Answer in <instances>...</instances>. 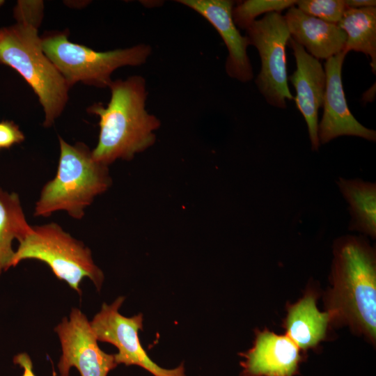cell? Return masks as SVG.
Returning <instances> with one entry per match:
<instances>
[{
	"label": "cell",
	"mask_w": 376,
	"mask_h": 376,
	"mask_svg": "<svg viewBox=\"0 0 376 376\" xmlns=\"http://www.w3.org/2000/svg\"><path fill=\"white\" fill-rule=\"evenodd\" d=\"M10 263L15 267L23 260L34 259L47 264L54 275L81 295L80 283L88 278L97 290L104 281L102 271L94 263L91 250L56 223L32 226L22 241Z\"/></svg>",
	"instance_id": "5"
},
{
	"label": "cell",
	"mask_w": 376,
	"mask_h": 376,
	"mask_svg": "<svg viewBox=\"0 0 376 376\" xmlns=\"http://www.w3.org/2000/svg\"><path fill=\"white\" fill-rule=\"evenodd\" d=\"M1 30L0 29V37H1Z\"/></svg>",
	"instance_id": "27"
},
{
	"label": "cell",
	"mask_w": 376,
	"mask_h": 376,
	"mask_svg": "<svg viewBox=\"0 0 376 376\" xmlns=\"http://www.w3.org/2000/svg\"><path fill=\"white\" fill-rule=\"evenodd\" d=\"M203 17L216 29L228 50L225 69L227 75L241 82H248L253 77L250 59L247 54L249 41L243 36L233 19L235 2L230 0H178Z\"/></svg>",
	"instance_id": "11"
},
{
	"label": "cell",
	"mask_w": 376,
	"mask_h": 376,
	"mask_svg": "<svg viewBox=\"0 0 376 376\" xmlns=\"http://www.w3.org/2000/svg\"><path fill=\"white\" fill-rule=\"evenodd\" d=\"M47 56L71 87L77 82L97 87H109L111 74L123 66L144 64L152 48L146 44L97 52L70 41L65 32L52 33L41 38Z\"/></svg>",
	"instance_id": "6"
},
{
	"label": "cell",
	"mask_w": 376,
	"mask_h": 376,
	"mask_svg": "<svg viewBox=\"0 0 376 376\" xmlns=\"http://www.w3.org/2000/svg\"><path fill=\"white\" fill-rule=\"evenodd\" d=\"M331 322V314L318 310L316 295L310 292L288 307L284 327L286 336L299 349H308L316 346L324 338Z\"/></svg>",
	"instance_id": "15"
},
{
	"label": "cell",
	"mask_w": 376,
	"mask_h": 376,
	"mask_svg": "<svg viewBox=\"0 0 376 376\" xmlns=\"http://www.w3.org/2000/svg\"><path fill=\"white\" fill-rule=\"evenodd\" d=\"M347 36L344 52H362L370 58L376 72V7L347 8L338 23Z\"/></svg>",
	"instance_id": "17"
},
{
	"label": "cell",
	"mask_w": 376,
	"mask_h": 376,
	"mask_svg": "<svg viewBox=\"0 0 376 376\" xmlns=\"http://www.w3.org/2000/svg\"><path fill=\"white\" fill-rule=\"evenodd\" d=\"M344 51L328 58L324 63L326 88L323 115L318 123L320 144H325L341 136H359L376 141V132L361 125L350 111L342 83Z\"/></svg>",
	"instance_id": "10"
},
{
	"label": "cell",
	"mask_w": 376,
	"mask_h": 376,
	"mask_svg": "<svg viewBox=\"0 0 376 376\" xmlns=\"http://www.w3.org/2000/svg\"><path fill=\"white\" fill-rule=\"evenodd\" d=\"M42 1H19L14 8V17L18 23L38 27L42 18Z\"/></svg>",
	"instance_id": "21"
},
{
	"label": "cell",
	"mask_w": 376,
	"mask_h": 376,
	"mask_svg": "<svg viewBox=\"0 0 376 376\" xmlns=\"http://www.w3.org/2000/svg\"><path fill=\"white\" fill-rule=\"evenodd\" d=\"M331 284L327 311L332 322L347 324L375 342L376 258L363 237L345 235L336 240Z\"/></svg>",
	"instance_id": "2"
},
{
	"label": "cell",
	"mask_w": 376,
	"mask_h": 376,
	"mask_svg": "<svg viewBox=\"0 0 376 376\" xmlns=\"http://www.w3.org/2000/svg\"><path fill=\"white\" fill-rule=\"evenodd\" d=\"M62 349L58 363L60 376H69L76 368L81 376H107L118 364L114 354L102 350L86 316L72 309L69 320L64 317L55 327Z\"/></svg>",
	"instance_id": "9"
},
{
	"label": "cell",
	"mask_w": 376,
	"mask_h": 376,
	"mask_svg": "<svg viewBox=\"0 0 376 376\" xmlns=\"http://www.w3.org/2000/svg\"><path fill=\"white\" fill-rule=\"evenodd\" d=\"M375 95V84L366 91L362 95V100L363 102H373Z\"/></svg>",
	"instance_id": "25"
},
{
	"label": "cell",
	"mask_w": 376,
	"mask_h": 376,
	"mask_svg": "<svg viewBox=\"0 0 376 376\" xmlns=\"http://www.w3.org/2000/svg\"><path fill=\"white\" fill-rule=\"evenodd\" d=\"M283 17L290 38L316 59L327 60L344 50L347 36L338 24L310 16L295 6Z\"/></svg>",
	"instance_id": "14"
},
{
	"label": "cell",
	"mask_w": 376,
	"mask_h": 376,
	"mask_svg": "<svg viewBox=\"0 0 376 376\" xmlns=\"http://www.w3.org/2000/svg\"><path fill=\"white\" fill-rule=\"evenodd\" d=\"M244 357L245 376H292L300 360L299 348L288 336L267 329L257 331Z\"/></svg>",
	"instance_id": "13"
},
{
	"label": "cell",
	"mask_w": 376,
	"mask_h": 376,
	"mask_svg": "<svg viewBox=\"0 0 376 376\" xmlns=\"http://www.w3.org/2000/svg\"><path fill=\"white\" fill-rule=\"evenodd\" d=\"M24 140V134L14 122L10 120L0 122V150L20 143Z\"/></svg>",
	"instance_id": "22"
},
{
	"label": "cell",
	"mask_w": 376,
	"mask_h": 376,
	"mask_svg": "<svg viewBox=\"0 0 376 376\" xmlns=\"http://www.w3.org/2000/svg\"><path fill=\"white\" fill-rule=\"evenodd\" d=\"M295 0H246L235 3L232 15L237 27L246 29L261 14L280 13L295 6Z\"/></svg>",
	"instance_id": "19"
},
{
	"label": "cell",
	"mask_w": 376,
	"mask_h": 376,
	"mask_svg": "<svg viewBox=\"0 0 376 376\" xmlns=\"http://www.w3.org/2000/svg\"><path fill=\"white\" fill-rule=\"evenodd\" d=\"M13 363L23 369L22 376H36L33 370V363L28 354L19 353L13 357Z\"/></svg>",
	"instance_id": "23"
},
{
	"label": "cell",
	"mask_w": 376,
	"mask_h": 376,
	"mask_svg": "<svg viewBox=\"0 0 376 376\" xmlns=\"http://www.w3.org/2000/svg\"><path fill=\"white\" fill-rule=\"evenodd\" d=\"M0 37V63L15 70L29 84L42 106L44 126L61 115L70 86L42 47L38 28L18 23L3 28Z\"/></svg>",
	"instance_id": "4"
},
{
	"label": "cell",
	"mask_w": 376,
	"mask_h": 376,
	"mask_svg": "<svg viewBox=\"0 0 376 376\" xmlns=\"http://www.w3.org/2000/svg\"><path fill=\"white\" fill-rule=\"evenodd\" d=\"M288 45L293 50L296 70L289 80L296 91V106L307 125L313 150H318V111L323 105L326 74L320 62L310 55L305 49L291 38Z\"/></svg>",
	"instance_id": "12"
},
{
	"label": "cell",
	"mask_w": 376,
	"mask_h": 376,
	"mask_svg": "<svg viewBox=\"0 0 376 376\" xmlns=\"http://www.w3.org/2000/svg\"><path fill=\"white\" fill-rule=\"evenodd\" d=\"M32 230L25 217L18 195L0 188V276L10 267L15 254L12 248L14 239L19 242Z\"/></svg>",
	"instance_id": "18"
},
{
	"label": "cell",
	"mask_w": 376,
	"mask_h": 376,
	"mask_svg": "<svg viewBox=\"0 0 376 376\" xmlns=\"http://www.w3.org/2000/svg\"><path fill=\"white\" fill-rule=\"evenodd\" d=\"M345 4L347 8H362L366 7H375V0H345Z\"/></svg>",
	"instance_id": "24"
},
{
	"label": "cell",
	"mask_w": 376,
	"mask_h": 376,
	"mask_svg": "<svg viewBox=\"0 0 376 376\" xmlns=\"http://www.w3.org/2000/svg\"><path fill=\"white\" fill-rule=\"evenodd\" d=\"M111 98L106 107L94 104L88 109L100 118L96 147L91 150L96 161L108 166L116 159H132L155 141L154 133L161 125L146 109V81L140 75L112 81Z\"/></svg>",
	"instance_id": "1"
},
{
	"label": "cell",
	"mask_w": 376,
	"mask_h": 376,
	"mask_svg": "<svg viewBox=\"0 0 376 376\" xmlns=\"http://www.w3.org/2000/svg\"><path fill=\"white\" fill-rule=\"evenodd\" d=\"M124 300V297H118L111 304L103 303L100 311L90 322L97 341L117 347L118 352L114 354L117 364L136 365L154 376H185L183 364L173 369H165L150 359L139 338V331L143 328V315H121L118 310Z\"/></svg>",
	"instance_id": "8"
},
{
	"label": "cell",
	"mask_w": 376,
	"mask_h": 376,
	"mask_svg": "<svg viewBox=\"0 0 376 376\" xmlns=\"http://www.w3.org/2000/svg\"><path fill=\"white\" fill-rule=\"evenodd\" d=\"M4 3V1L0 0V6L3 5Z\"/></svg>",
	"instance_id": "26"
},
{
	"label": "cell",
	"mask_w": 376,
	"mask_h": 376,
	"mask_svg": "<svg viewBox=\"0 0 376 376\" xmlns=\"http://www.w3.org/2000/svg\"><path fill=\"white\" fill-rule=\"evenodd\" d=\"M336 184L349 204V229L376 237V183L339 177Z\"/></svg>",
	"instance_id": "16"
},
{
	"label": "cell",
	"mask_w": 376,
	"mask_h": 376,
	"mask_svg": "<svg viewBox=\"0 0 376 376\" xmlns=\"http://www.w3.org/2000/svg\"><path fill=\"white\" fill-rule=\"evenodd\" d=\"M58 140L57 172L42 187L34 216L49 217L63 210L72 218L81 219L95 197L110 187L108 166L94 159L91 150L83 143L71 145L61 136Z\"/></svg>",
	"instance_id": "3"
},
{
	"label": "cell",
	"mask_w": 376,
	"mask_h": 376,
	"mask_svg": "<svg viewBox=\"0 0 376 376\" xmlns=\"http://www.w3.org/2000/svg\"><path fill=\"white\" fill-rule=\"evenodd\" d=\"M249 45L258 50L261 61L256 84L267 102L285 109L286 100H292L288 84L285 47L290 35L280 13H266L246 29Z\"/></svg>",
	"instance_id": "7"
},
{
	"label": "cell",
	"mask_w": 376,
	"mask_h": 376,
	"mask_svg": "<svg viewBox=\"0 0 376 376\" xmlns=\"http://www.w3.org/2000/svg\"><path fill=\"white\" fill-rule=\"evenodd\" d=\"M295 5L310 16L336 24L346 10L345 0H299Z\"/></svg>",
	"instance_id": "20"
}]
</instances>
